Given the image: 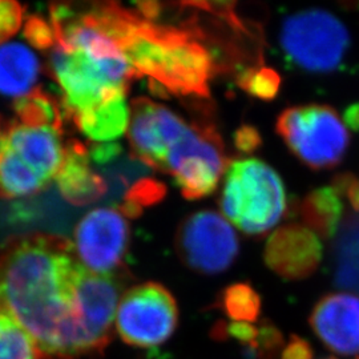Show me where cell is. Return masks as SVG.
I'll return each mask as SVG.
<instances>
[{"label": "cell", "mask_w": 359, "mask_h": 359, "mask_svg": "<svg viewBox=\"0 0 359 359\" xmlns=\"http://www.w3.org/2000/svg\"><path fill=\"white\" fill-rule=\"evenodd\" d=\"M79 266L69 240L28 233L0 244V309L32 337L43 357L90 354L75 295Z\"/></svg>", "instance_id": "cell-1"}, {"label": "cell", "mask_w": 359, "mask_h": 359, "mask_svg": "<svg viewBox=\"0 0 359 359\" xmlns=\"http://www.w3.org/2000/svg\"><path fill=\"white\" fill-rule=\"evenodd\" d=\"M136 76L149 77L154 93L209 97L213 56L192 32L154 25L130 11L115 39Z\"/></svg>", "instance_id": "cell-2"}, {"label": "cell", "mask_w": 359, "mask_h": 359, "mask_svg": "<svg viewBox=\"0 0 359 359\" xmlns=\"http://www.w3.org/2000/svg\"><path fill=\"white\" fill-rule=\"evenodd\" d=\"M224 216L248 236H262L274 228L286 210L283 180L258 158L229 164L219 198Z\"/></svg>", "instance_id": "cell-3"}, {"label": "cell", "mask_w": 359, "mask_h": 359, "mask_svg": "<svg viewBox=\"0 0 359 359\" xmlns=\"http://www.w3.org/2000/svg\"><path fill=\"white\" fill-rule=\"evenodd\" d=\"M50 71L62 88V103L69 116L90 109L118 90H127L135 76L126 56L100 59L57 44L50 57Z\"/></svg>", "instance_id": "cell-4"}, {"label": "cell", "mask_w": 359, "mask_h": 359, "mask_svg": "<svg viewBox=\"0 0 359 359\" xmlns=\"http://www.w3.org/2000/svg\"><path fill=\"white\" fill-rule=\"evenodd\" d=\"M276 130L290 152L314 170L338 165L350 142L344 120L334 108L321 104L285 109L277 118Z\"/></svg>", "instance_id": "cell-5"}, {"label": "cell", "mask_w": 359, "mask_h": 359, "mask_svg": "<svg viewBox=\"0 0 359 359\" xmlns=\"http://www.w3.org/2000/svg\"><path fill=\"white\" fill-rule=\"evenodd\" d=\"M280 43L286 56L299 68L326 74L342 63L350 46V35L333 13L314 8L286 18Z\"/></svg>", "instance_id": "cell-6"}, {"label": "cell", "mask_w": 359, "mask_h": 359, "mask_svg": "<svg viewBox=\"0 0 359 359\" xmlns=\"http://www.w3.org/2000/svg\"><path fill=\"white\" fill-rule=\"evenodd\" d=\"M228 167L217 129L194 124L170 149L164 172L173 177L187 200H198L216 191Z\"/></svg>", "instance_id": "cell-7"}, {"label": "cell", "mask_w": 359, "mask_h": 359, "mask_svg": "<svg viewBox=\"0 0 359 359\" xmlns=\"http://www.w3.org/2000/svg\"><path fill=\"white\" fill-rule=\"evenodd\" d=\"M116 330L127 345L154 348L165 344L177 329L179 308L175 297L157 283L129 289L118 302Z\"/></svg>", "instance_id": "cell-8"}, {"label": "cell", "mask_w": 359, "mask_h": 359, "mask_svg": "<svg viewBox=\"0 0 359 359\" xmlns=\"http://www.w3.org/2000/svg\"><path fill=\"white\" fill-rule=\"evenodd\" d=\"M176 248L187 266L209 276L231 266L238 256L240 243L225 217L213 210H201L181 222Z\"/></svg>", "instance_id": "cell-9"}, {"label": "cell", "mask_w": 359, "mask_h": 359, "mask_svg": "<svg viewBox=\"0 0 359 359\" xmlns=\"http://www.w3.org/2000/svg\"><path fill=\"white\" fill-rule=\"evenodd\" d=\"M129 237L128 221L118 208H96L77 222L74 231L77 262L96 274H115L123 266Z\"/></svg>", "instance_id": "cell-10"}, {"label": "cell", "mask_w": 359, "mask_h": 359, "mask_svg": "<svg viewBox=\"0 0 359 359\" xmlns=\"http://www.w3.org/2000/svg\"><path fill=\"white\" fill-rule=\"evenodd\" d=\"M189 127L191 124L165 105L139 97L130 107L128 139L132 154L148 167L164 172L168 154Z\"/></svg>", "instance_id": "cell-11"}, {"label": "cell", "mask_w": 359, "mask_h": 359, "mask_svg": "<svg viewBox=\"0 0 359 359\" xmlns=\"http://www.w3.org/2000/svg\"><path fill=\"white\" fill-rule=\"evenodd\" d=\"M120 293L115 274H96L79 264L75 295L90 354L103 351L111 341Z\"/></svg>", "instance_id": "cell-12"}, {"label": "cell", "mask_w": 359, "mask_h": 359, "mask_svg": "<svg viewBox=\"0 0 359 359\" xmlns=\"http://www.w3.org/2000/svg\"><path fill=\"white\" fill-rule=\"evenodd\" d=\"M323 256L320 237L302 224H289L273 231L264 249V261L278 277L299 281L313 276Z\"/></svg>", "instance_id": "cell-13"}, {"label": "cell", "mask_w": 359, "mask_h": 359, "mask_svg": "<svg viewBox=\"0 0 359 359\" xmlns=\"http://www.w3.org/2000/svg\"><path fill=\"white\" fill-rule=\"evenodd\" d=\"M0 144L47 182L56 179L65 161L62 130L51 127H31L15 117H0Z\"/></svg>", "instance_id": "cell-14"}, {"label": "cell", "mask_w": 359, "mask_h": 359, "mask_svg": "<svg viewBox=\"0 0 359 359\" xmlns=\"http://www.w3.org/2000/svg\"><path fill=\"white\" fill-rule=\"evenodd\" d=\"M309 322L333 353L359 354V295L344 292L325 295L313 309Z\"/></svg>", "instance_id": "cell-15"}, {"label": "cell", "mask_w": 359, "mask_h": 359, "mask_svg": "<svg viewBox=\"0 0 359 359\" xmlns=\"http://www.w3.org/2000/svg\"><path fill=\"white\" fill-rule=\"evenodd\" d=\"M90 163L84 144L72 140L65 145V161L55 181L63 198L72 205H88L107 193L105 180L90 169Z\"/></svg>", "instance_id": "cell-16"}, {"label": "cell", "mask_w": 359, "mask_h": 359, "mask_svg": "<svg viewBox=\"0 0 359 359\" xmlns=\"http://www.w3.org/2000/svg\"><path fill=\"white\" fill-rule=\"evenodd\" d=\"M71 117L77 128L90 140L99 144L117 140L128 130L130 123L127 90H118L102 103Z\"/></svg>", "instance_id": "cell-17"}, {"label": "cell", "mask_w": 359, "mask_h": 359, "mask_svg": "<svg viewBox=\"0 0 359 359\" xmlns=\"http://www.w3.org/2000/svg\"><path fill=\"white\" fill-rule=\"evenodd\" d=\"M38 56L27 46L11 41L0 44V95L16 100L29 95L38 81Z\"/></svg>", "instance_id": "cell-18"}, {"label": "cell", "mask_w": 359, "mask_h": 359, "mask_svg": "<svg viewBox=\"0 0 359 359\" xmlns=\"http://www.w3.org/2000/svg\"><path fill=\"white\" fill-rule=\"evenodd\" d=\"M298 215L304 226L318 237L329 240L341 226L344 215L342 196L333 185L314 189L299 203Z\"/></svg>", "instance_id": "cell-19"}, {"label": "cell", "mask_w": 359, "mask_h": 359, "mask_svg": "<svg viewBox=\"0 0 359 359\" xmlns=\"http://www.w3.org/2000/svg\"><path fill=\"white\" fill-rule=\"evenodd\" d=\"M334 280L359 295V213L345 218L334 244Z\"/></svg>", "instance_id": "cell-20"}, {"label": "cell", "mask_w": 359, "mask_h": 359, "mask_svg": "<svg viewBox=\"0 0 359 359\" xmlns=\"http://www.w3.org/2000/svg\"><path fill=\"white\" fill-rule=\"evenodd\" d=\"M60 102L40 88L32 90L13 103L15 118L31 127H51L63 130V111Z\"/></svg>", "instance_id": "cell-21"}, {"label": "cell", "mask_w": 359, "mask_h": 359, "mask_svg": "<svg viewBox=\"0 0 359 359\" xmlns=\"http://www.w3.org/2000/svg\"><path fill=\"white\" fill-rule=\"evenodd\" d=\"M32 337L0 309V359H43Z\"/></svg>", "instance_id": "cell-22"}, {"label": "cell", "mask_w": 359, "mask_h": 359, "mask_svg": "<svg viewBox=\"0 0 359 359\" xmlns=\"http://www.w3.org/2000/svg\"><path fill=\"white\" fill-rule=\"evenodd\" d=\"M261 306V297L249 283H233L221 295V309L231 322H256Z\"/></svg>", "instance_id": "cell-23"}, {"label": "cell", "mask_w": 359, "mask_h": 359, "mask_svg": "<svg viewBox=\"0 0 359 359\" xmlns=\"http://www.w3.org/2000/svg\"><path fill=\"white\" fill-rule=\"evenodd\" d=\"M237 84L250 96L270 102L277 97L283 79L276 69L269 67L246 68L237 76Z\"/></svg>", "instance_id": "cell-24"}, {"label": "cell", "mask_w": 359, "mask_h": 359, "mask_svg": "<svg viewBox=\"0 0 359 359\" xmlns=\"http://www.w3.org/2000/svg\"><path fill=\"white\" fill-rule=\"evenodd\" d=\"M167 193L164 184L152 179L136 181L126 193L124 204L118 209L126 217H137L142 213L144 206L154 205L161 201Z\"/></svg>", "instance_id": "cell-25"}, {"label": "cell", "mask_w": 359, "mask_h": 359, "mask_svg": "<svg viewBox=\"0 0 359 359\" xmlns=\"http://www.w3.org/2000/svg\"><path fill=\"white\" fill-rule=\"evenodd\" d=\"M23 34L28 43L38 50H47L57 44L51 22L44 20L38 15H32L27 19Z\"/></svg>", "instance_id": "cell-26"}, {"label": "cell", "mask_w": 359, "mask_h": 359, "mask_svg": "<svg viewBox=\"0 0 359 359\" xmlns=\"http://www.w3.org/2000/svg\"><path fill=\"white\" fill-rule=\"evenodd\" d=\"M25 10L13 0H0V44L13 36L22 26Z\"/></svg>", "instance_id": "cell-27"}, {"label": "cell", "mask_w": 359, "mask_h": 359, "mask_svg": "<svg viewBox=\"0 0 359 359\" xmlns=\"http://www.w3.org/2000/svg\"><path fill=\"white\" fill-rule=\"evenodd\" d=\"M234 147L243 154H253L262 145V137L253 126L244 124L234 132Z\"/></svg>", "instance_id": "cell-28"}, {"label": "cell", "mask_w": 359, "mask_h": 359, "mask_svg": "<svg viewBox=\"0 0 359 359\" xmlns=\"http://www.w3.org/2000/svg\"><path fill=\"white\" fill-rule=\"evenodd\" d=\"M333 187L341 196H346L351 208L359 213V179L353 175H339L334 179Z\"/></svg>", "instance_id": "cell-29"}, {"label": "cell", "mask_w": 359, "mask_h": 359, "mask_svg": "<svg viewBox=\"0 0 359 359\" xmlns=\"http://www.w3.org/2000/svg\"><path fill=\"white\" fill-rule=\"evenodd\" d=\"M281 359H314V353L308 341L299 337H292L283 347Z\"/></svg>", "instance_id": "cell-30"}, {"label": "cell", "mask_w": 359, "mask_h": 359, "mask_svg": "<svg viewBox=\"0 0 359 359\" xmlns=\"http://www.w3.org/2000/svg\"><path fill=\"white\" fill-rule=\"evenodd\" d=\"M120 152H121V147L115 142L95 144L88 149L90 160L97 164H105L115 160Z\"/></svg>", "instance_id": "cell-31"}, {"label": "cell", "mask_w": 359, "mask_h": 359, "mask_svg": "<svg viewBox=\"0 0 359 359\" xmlns=\"http://www.w3.org/2000/svg\"><path fill=\"white\" fill-rule=\"evenodd\" d=\"M342 120H344L346 128H350L354 132H359V103L348 105Z\"/></svg>", "instance_id": "cell-32"}, {"label": "cell", "mask_w": 359, "mask_h": 359, "mask_svg": "<svg viewBox=\"0 0 359 359\" xmlns=\"http://www.w3.org/2000/svg\"><path fill=\"white\" fill-rule=\"evenodd\" d=\"M325 359H337V358H325Z\"/></svg>", "instance_id": "cell-33"}]
</instances>
